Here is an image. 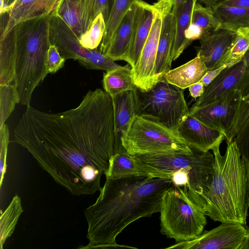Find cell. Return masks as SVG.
<instances>
[{"mask_svg":"<svg viewBox=\"0 0 249 249\" xmlns=\"http://www.w3.org/2000/svg\"><path fill=\"white\" fill-rule=\"evenodd\" d=\"M14 136V142L72 195H94L102 188L101 177L114 152L112 97L101 89L90 90L77 107L55 113L30 105Z\"/></svg>","mask_w":249,"mask_h":249,"instance_id":"6da1fadb","label":"cell"},{"mask_svg":"<svg viewBox=\"0 0 249 249\" xmlns=\"http://www.w3.org/2000/svg\"><path fill=\"white\" fill-rule=\"evenodd\" d=\"M171 179L145 177L106 178L95 203L84 211L89 243L81 249L129 248L118 245L117 236L131 223L160 213Z\"/></svg>","mask_w":249,"mask_h":249,"instance_id":"7a4b0ae2","label":"cell"},{"mask_svg":"<svg viewBox=\"0 0 249 249\" xmlns=\"http://www.w3.org/2000/svg\"><path fill=\"white\" fill-rule=\"evenodd\" d=\"M224 155L220 145L212 150L214 173L208 191L200 206L214 221L246 225L248 216L249 169L241 157L235 141L227 142Z\"/></svg>","mask_w":249,"mask_h":249,"instance_id":"3957f363","label":"cell"},{"mask_svg":"<svg viewBox=\"0 0 249 249\" xmlns=\"http://www.w3.org/2000/svg\"><path fill=\"white\" fill-rule=\"evenodd\" d=\"M50 14L20 22L15 26L16 60L13 84L18 103L27 107L34 90L49 73L47 54L51 45Z\"/></svg>","mask_w":249,"mask_h":249,"instance_id":"277c9868","label":"cell"},{"mask_svg":"<svg viewBox=\"0 0 249 249\" xmlns=\"http://www.w3.org/2000/svg\"><path fill=\"white\" fill-rule=\"evenodd\" d=\"M191 153H176L135 156L142 168L152 178H171L172 172L179 169L189 172L188 194L200 205L208 191L214 173V157L210 152L191 147Z\"/></svg>","mask_w":249,"mask_h":249,"instance_id":"5b68a950","label":"cell"},{"mask_svg":"<svg viewBox=\"0 0 249 249\" xmlns=\"http://www.w3.org/2000/svg\"><path fill=\"white\" fill-rule=\"evenodd\" d=\"M172 185L164 193L160 213V231L176 242L192 240L207 224L203 209L189 196L186 186Z\"/></svg>","mask_w":249,"mask_h":249,"instance_id":"8992f818","label":"cell"},{"mask_svg":"<svg viewBox=\"0 0 249 249\" xmlns=\"http://www.w3.org/2000/svg\"><path fill=\"white\" fill-rule=\"evenodd\" d=\"M121 140L127 153L133 156L192 152L178 132L142 115L135 116Z\"/></svg>","mask_w":249,"mask_h":249,"instance_id":"52a82bcc","label":"cell"},{"mask_svg":"<svg viewBox=\"0 0 249 249\" xmlns=\"http://www.w3.org/2000/svg\"><path fill=\"white\" fill-rule=\"evenodd\" d=\"M139 101L138 115L154 119L178 132V128L189 109L183 89L165 81L158 82L151 89L137 88Z\"/></svg>","mask_w":249,"mask_h":249,"instance_id":"ba28073f","label":"cell"},{"mask_svg":"<svg viewBox=\"0 0 249 249\" xmlns=\"http://www.w3.org/2000/svg\"><path fill=\"white\" fill-rule=\"evenodd\" d=\"M189 113L205 125L219 131L227 142H231L249 115V100L238 89L228 92L217 100L199 107H191Z\"/></svg>","mask_w":249,"mask_h":249,"instance_id":"9c48e42d","label":"cell"},{"mask_svg":"<svg viewBox=\"0 0 249 249\" xmlns=\"http://www.w3.org/2000/svg\"><path fill=\"white\" fill-rule=\"evenodd\" d=\"M49 34L51 44L57 47L66 60L72 59L87 69L106 71L121 66L103 55L99 49L89 50L84 48L81 44L79 37L55 11L50 14Z\"/></svg>","mask_w":249,"mask_h":249,"instance_id":"30bf717a","label":"cell"},{"mask_svg":"<svg viewBox=\"0 0 249 249\" xmlns=\"http://www.w3.org/2000/svg\"><path fill=\"white\" fill-rule=\"evenodd\" d=\"M238 89L243 99L249 91V65L244 57L236 64L224 69L206 87L203 94L192 107H202L221 98L229 91Z\"/></svg>","mask_w":249,"mask_h":249,"instance_id":"8fae6325","label":"cell"},{"mask_svg":"<svg viewBox=\"0 0 249 249\" xmlns=\"http://www.w3.org/2000/svg\"><path fill=\"white\" fill-rule=\"evenodd\" d=\"M246 232V228L240 223H222L192 240L176 242L165 249H238L245 238Z\"/></svg>","mask_w":249,"mask_h":249,"instance_id":"7c38bea8","label":"cell"},{"mask_svg":"<svg viewBox=\"0 0 249 249\" xmlns=\"http://www.w3.org/2000/svg\"><path fill=\"white\" fill-rule=\"evenodd\" d=\"M156 11L153 24L136 65L132 69L134 83L142 91H147L155 85L154 68L160 36L163 9L165 4L154 3Z\"/></svg>","mask_w":249,"mask_h":249,"instance_id":"4fadbf2b","label":"cell"},{"mask_svg":"<svg viewBox=\"0 0 249 249\" xmlns=\"http://www.w3.org/2000/svg\"><path fill=\"white\" fill-rule=\"evenodd\" d=\"M61 0H17L10 10L0 13V36L20 22L51 14Z\"/></svg>","mask_w":249,"mask_h":249,"instance_id":"5bb4252c","label":"cell"},{"mask_svg":"<svg viewBox=\"0 0 249 249\" xmlns=\"http://www.w3.org/2000/svg\"><path fill=\"white\" fill-rule=\"evenodd\" d=\"M178 132L190 147L203 152L220 145L225 139L222 132L205 125L190 113L179 125Z\"/></svg>","mask_w":249,"mask_h":249,"instance_id":"9a60e30c","label":"cell"},{"mask_svg":"<svg viewBox=\"0 0 249 249\" xmlns=\"http://www.w3.org/2000/svg\"><path fill=\"white\" fill-rule=\"evenodd\" d=\"M172 5L166 4L163 9L162 24L154 68L155 85L170 70L175 35V17Z\"/></svg>","mask_w":249,"mask_h":249,"instance_id":"2e32d148","label":"cell"},{"mask_svg":"<svg viewBox=\"0 0 249 249\" xmlns=\"http://www.w3.org/2000/svg\"><path fill=\"white\" fill-rule=\"evenodd\" d=\"M236 32L218 29L205 34L199 39L197 53L204 62L208 71L218 68L234 39Z\"/></svg>","mask_w":249,"mask_h":249,"instance_id":"e0dca14e","label":"cell"},{"mask_svg":"<svg viewBox=\"0 0 249 249\" xmlns=\"http://www.w3.org/2000/svg\"><path fill=\"white\" fill-rule=\"evenodd\" d=\"M135 16L133 38L126 60L132 69L136 65L150 33L156 11L155 4H149L139 0Z\"/></svg>","mask_w":249,"mask_h":249,"instance_id":"ac0fdd59","label":"cell"},{"mask_svg":"<svg viewBox=\"0 0 249 249\" xmlns=\"http://www.w3.org/2000/svg\"><path fill=\"white\" fill-rule=\"evenodd\" d=\"M111 97L114 109L115 147L122 145L121 137L127 131L135 116L138 115L139 101L137 88Z\"/></svg>","mask_w":249,"mask_h":249,"instance_id":"d6986e66","label":"cell"},{"mask_svg":"<svg viewBox=\"0 0 249 249\" xmlns=\"http://www.w3.org/2000/svg\"><path fill=\"white\" fill-rule=\"evenodd\" d=\"M137 1L130 7L122 19L103 54L114 61H126L133 38Z\"/></svg>","mask_w":249,"mask_h":249,"instance_id":"ffe728a7","label":"cell"},{"mask_svg":"<svg viewBox=\"0 0 249 249\" xmlns=\"http://www.w3.org/2000/svg\"><path fill=\"white\" fill-rule=\"evenodd\" d=\"M55 11L79 38L90 27L89 0H62Z\"/></svg>","mask_w":249,"mask_h":249,"instance_id":"44dd1931","label":"cell"},{"mask_svg":"<svg viewBox=\"0 0 249 249\" xmlns=\"http://www.w3.org/2000/svg\"><path fill=\"white\" fill-rule=\"evenodd\" d=\"M208 71L205 64L197 53L196 56L186 63L173 70L164 75L162 80L182 89L199 82Z\"/></svg>","mask_w":249,"mask_h":249,"instance_id":"7402d4cb","label":"cell"},{"mask_svg":"<svg viewBox=\"0 0 249 249\" xmlns=\"http://www.w3.org/2000/svg\"><path fill=\"white\" fill-rule=\"evenodd\" d=\"M105 176L110 178L151 177L142 168L136 157L128 153L123 145L114 149Z\"/></svg>","mask_w":249,"mask_h":249,"instance_id":"603a6c76","label":"cell"},{"mask_svg":"<svg viewBox=\"0 0 249 249\" xmlns=\"http://www.w3.org/2000/svg\"><path fill=\"white\" fill-rule=\"evenodd\" d=\"M197 0H186L180 5L173 7L172 12L175 17V35L172 59L176 60L191 44L185 37V32L191 22L194 6Z\"/></svg>","mask_w":249,"mask_h":249,"instance_id":"cb8c5ba5","label":"cell"},{"mask_svg":"<svg viewBox=\"0 0 249 249\" xmlns=\"http://www.w3.org/2000/svg\"><path fill=\"white\" fill-rule=\"evenodd\" d=\"M212 7L217 23L216 29L236 32L240 28L249 27V9L225 5L219 2Z\"/></svg>","mask_w":249,"mask_h":249,"instance_id":"d4e9b609","label":"cell"},{"mask_svg":"<svg viewBox=\"0 0 249 249\" xmlns=\"http://www.w3.org/2000/svg\"><path fill=\"white\" fill-rule=\"evenodd\" d=\"M16 60L14 27L0 38V85L13 84Z\"/></svg>","mask_w":249,"mask_h":249,"instance_id":"484cf974","label":"cell"},{"mask_svg":"<svg viewBox=\"0 0 249 249\" xmlns=\"http://www.w3.org/2000/svg\"><path fill=\"white\" fill-rule=\"evenodd\" d=\"M103 86L104 90L111 97L122 92L137 88L133 78L131 66L128 63L104 74Z\"/></svg>","mask_w":249,"mask_h":249,"instance_id":"4316f807","label":"cell"},{"mask_svg":"<svg viewBox=\"0 0 249 249\" xmlns=\"http://www.w3.org/2000/svg\"><path fill=\"white\" fill-rule=\"evenodd\" d=\"M139 0H115L106 24L105 32L99 49L103 54L122 19L130 7Z\"/></svg>","mask_w":249,"mask_h":249,"instance_id":"83f0119b","label":"cell"},{"mask_svg":"<svg viewBox=\"0 0 249 249\" xmlns=\"http://www.w3.org/2000/svg\"><path fill=\"white\" fill-rule=\"evenodd\" d=\"M21 199L16 195L0 217V246L2 249L7 238L13 234L20 215L23 212Z\"/></svg>","mask_w":249,"mask_h":249,"instance_id":"f1b7e54d","label":"cell"},{"mask_svg":"<svg viewBox=\"0 0 249 249\" xmlns=\"http://www.w3.org/2000/svg\"><path fill=\"white\" fill-rule=\"evenodd\" d=\"M249 51V27L240 28L236 31V37L226 53L221 66L228 67L241 61Z\"/></svg>","mask_w":249,"mask_h":249,"instance_id":"f546056e","label":"cell"},{"mask_svg":"<svg viewBox=\"0 0 249 249\" xmlns=\"http://www.w3.org/2000/svg\"><path fill=\"white\" fill-rule=\"evenodd\" d=\"M106 27L104 18L100 13L93 21L89 29L79 37L81 44L89 50L97 49L103 39Z\"/></svg>","mask_w":249,"mask_h":249,"instance_id":"4dcf8cb0","label":"cell"},{"mask_svg":"<svg viewBox=\"0 0 249 249\" xmlns=\"http://www.w3.org/2000/svg\"><path fill=\"white\" fill-rule=\"evenodd\" d=\"M191 23L198 26L203 35L216 29L217 23L212 7H204L196 2L194 6Z\"/></svg>","mask_w":249,"mask_h":249,"instance_id":"1f68e13d","label":"cell"},{"mask_svg":"<svg viewBox=\"0 0 249 249\" xmlns=\"http://www.w3.org/2000/svg\"><path fill=\"white\" fill-rule=\"evenodd\" d=\"M18 103V96L14 85H0V127L5 124Z\"/></svg>","mask_w":249,"mask_h":249,"instance_id":"d6a6232c","label":"cell"},{"mask_svg":"<svg viewBox=\"0 0 249 249\" xmlns=\"http://www.w3.org/2000/svg\"><path fill=\"white\" fill-rule=\"evenodd\" d=\"M115 0H89V18L90 26L96 16L101 13L106 24L109 18Z\"/></svg>","mask_w":249,"mask_h":249,"instance_id":"836d02e7","label":"cell"},{"mask_svg":"<svg viewBox=\"0 0 249 249\" xmlns=\"http://www.w3.org/2000/svg\"><path fill=\"white\" fill-rule=\"evenodd\" d=\"M234 140L241 157L249 169V115L239 130Z\"/></svg>","mask_w":249,"mask_h":249,"instance_id":"e575fe53","label":"cell"},{"mask_svg":"<svg viewBox=\"0 0 249 249\" xmlns=\"http://www.w3.org/2000/svg\"><path fill=\"white\" fill-rule=\"evenodd\" d=\"M9 142V130L8 125L4 124L0 127V188L2 186L6 170V160L8 146Z\"/></svg>","mask_w":249,"mask_h":249,"instance_id":"d590c367","label":"cell"},{"mask_svg":"<svg viewBox=\"0 0 249 249\" xmlns=\"http://www.w3.org/2000/svg\"><path fill=\"white\" fill-rule=\"evenodd\" d=\"M66 60L60 55L57 47L51 44L47 54V70L49 73L56 72L63 67Z\"/></svg>","mask_w":249,"mask_h":249,"instance_id":"8d00e7d4","label":"cell"},{"mask_svg":"<svg viewBox=\"0 0 249 249\" xmlns=\"http://www.w3.org/2000/svg\"><path fill=\"white\" fill-rule=\"evenodd\" d=\"M172 183L177 186H187L189 181V172L186 169H179L172 172Z\"/></svg>","mask_w":249,"mask_h":249,"instance_id":"74e56055","label":"cell"},{"mask_svg":"<svg viewBox=\"0 0 249 249\" xmlns=\"http://www.w3.org/2000/svg\"><path fill=\"white\" fill-rule=\"evenodd\" d=\"M203 35L201 28L197 25L191 23L185 32V37L190 42L194 40L199 39Z\"/></svg>","mask_w":249,"mask_h":249,"instance_id":"f35d334b","label":"cell"},{"mask_svg":"<svg viewBox=\"0 0 249 249\" xmlns=\"http://www.w3.org/2000/svg\"><path fill=\"white\" fill-rule=\"evenodd\" d=\"M228 67L225 65H222L217 69L208 71L205 75L203 77L199 82L202 83L205 87L208 85L224 69Z\"/></svg>","mask_w":249,"mask_h":249,"instance_id":"ab89813d","label":"cell"},{"mask_svg":"<svg viewBox=\"0 0 249 249\" xmlns=\"http://www.w3.org/2000/svg\"><path fill=\"white\" fill-rule=\"evenodd\" d=\"M205 87L200 82L190 86L188 88L191 96L195 99L200 97L204 93Z\"/></svg>","mask_w":249,"mask_h":249,"instance_id":"60d3db41","label":"cell"},{"mask_svg":"<svg viewBox=\"0 0 249 249\" xmlns=\"http://www.w3.org/2000/svg\"><path fill=\"white\" fill-rule=\"evenodd\" d=\"M219 3L230 6L249 9V0H222Z\"/></svg>","mask_w":249,"mask_h":249,"instance_id":"b9f144b4","label":"cell"},{"mask_svg":"<svg viewBox=\"0 0 249 249\" xmlns=\"http://www.w3.org/2000/svg\"><path fill=\"white\" fill-rule=\"evenodd\" d=\"M17 0H0V13L11 10Z\"/></svg>","mask_w":249,"mask_h":249,"instance_id":"7bdbcfd3","label":"cell"},{"mask_svg":"<svg viewBox=\"0 0 249 249\" xmlns=\"http://www.w3.org/2000/svg\"><path fill=\"white\" fill-rule=\"evenodd\" d=\"M238 249H249V227L246 228L245 238Z\"/></svg>","mask_w":249,"mask_h":249,"instance_id":"ee69618b","label":"cell"},{"mask_svg":"<svg viewBox=\"0 0 249 249\" xmlns=\"http://www.w3.org/2000/svg\"><path fill=\"white\" fill-rule=\"evenodd\" d=\"M200 1L204 4L206 6L212 7L221 0H199Z\"/></svg>","mask_w":249,"mask_h":249,"instance_id":"f6af8a7d","label":"cell"},{"mask_svg":"<svg viewBox=\"0 0 249 249\" xmlns=\"http://www.w3.org/2000/svg\"><path fill=\"white\" fill-rule=\"evenodd\" d=\"M186 0H173V7L177 6L184 2Z\"/></svg>","mask_w":249,"mask_h":249,"instance_id":"bcb514c9","label":"cell"},{"mask_svg":"<svg viewBox=\"0 0 249 249\" xmlns=\"http://www.w3.org/2000/svg\"><path fill=\"white\" fill-rule=\"evenodd\" d=\"M159 2L170 3L173 5V0H158Z\"/></svg>","mask_w":249,"mask_h":249,"instance_id":"7dc6e473","label":"cell"},{"mask_svg":"<svg viewBox=\"0 0 249 249\" xmlns=\"http://www.w3.org/2000/svg\"><path fill=\"white\" fill-rule=\"evenodd\" d=\"M244 99L246 101L249 100V91L247 95L244 98Z\"/></svg>","mask_w":249,"mask_h":249,"instance_id":"c3c4849f","label":"cell"},{"mask_svg":"<svg viewBox=\"0 0 249 249\" xmlns=\"http://www.w3.org/2000/svg\"><path fill=\"white\" fill-rule=\"evenodd\" d=\"M248 206L249 207V190H248Z\"/></svg>","mask_w":249,"mask_h":249,"instance_id":"681fc988","label":"cell"}]
</instances>
